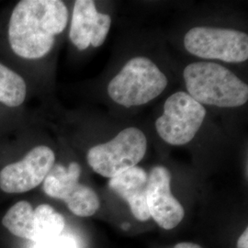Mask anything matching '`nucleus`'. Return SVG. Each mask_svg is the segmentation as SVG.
<instances>
[{"instance_id": "1", "label": "nucleus", "mask_w": 248, "mask_h": 248, "mask_svg": "<svg viewBox=\"0 0 248 248\" xmlns=\"http://www.w3.org/2000/svg\"><path fill=\"white\" fill-rule=\"evenodd\" d=\"M68 22V10L59 0H22L13 9L9 42L14 53L24 59H40L52 50L55 36Z\"/></svg>"}, {"instance_id": "2", "label": "nucleus", "mask_w": 248, "mask_h": 248, "mask_svg": "<svg viewBox=\"0 0 248 248\" xmlns=\"http://www.w3.org/2000/svg\"><path fill=\"white\" fill-rule=\"evenodd\" d=\"M184 80L188 95L202 105L235 108L248 102V85L221 64L190 63L184 70Z\"/></svg>"}, {"instance_id": "3", "label": "nucleus", "mask_w": 248, "mask_h": 248, "mask_svg": "<svg viewBox=\"0 0 248 248\" xmlns=\"http://www.w3.org/2000/svg\"><path fill=\"white\" fill-rule=\"evenodd\" d=\"M168 86V78L150 59L137 56L125 63L110 80L108 94L122 106H141L157 98Z\"/></svg>"}, {"instance_id": "4", "label": "nucleus", "mask_w": 248, "mask_h": 248, "mask_svg": "<svg viewBox=\"0 0 248 248\" xmlns=\"http://www.w3.org/2000/svg\"><path fill=\"white\" fill-rule=\"evenodd\" d=\"M147 150V139L141 130L130 127L111 141L93 146L87 159L89 167L102 177L112 178L136 167Z\"/></svg>"}, {"instance_id": "5", "label": "nucleus", "mask_w": 248, "mask_h": 248, "mask_svg": "<svg viewBox=\"0 0 248 248\" xmlns=\"http://www.w3.org/2000/svg\"><path fill=\"white\" fill-rule=\"evenodd\" d=\"M206 109L186 92L171 95L164 105V113L155 122L160 137L171 145L190 142L201 129Z\"/></svg>"}, {"instance_id": "6", "label": "nucleus", "mask_w": 248, "mask_h": 248, "mask_svg": "<svg viewBox=\"0 0 248 248\" xmlns=\"http://www.w3.org/2000/svg\"><path fill=\"white\" fill-rule=\"evenodd\" d=\"M188 53L204 59L242 62L248 59V36L230 29L195 27L184 38Z\"/></svg>"}, {"instance_id": "7", "label": "nucleus", "mask_w": 248, "mask_h": 248, "mask_svg": "<svg viewBox=\"0 0 248 248\" xmlns=\"http://www.w3.org/2000/svg\"><path fill=\"white\" fill-rule=\"evenodd\" d=\"M81 167L72 162L68 168L54 165L44 181L46 195L63 201L72 213L79 217H90L99 209L97 193L79 183Z\"/></svg>"}, {"instance_id": "8", "label": "nucleus", "mask_w": 248, "mask_h": 248, "mask_svg": "<svg viewBox=\"0 0 248 248\" xmlns=\"http://www.w3.org/2000/svg\"><path fill=\"white\" fill-rule=\"evenodd\" d=\"M55 162L53 151L38 145L18 162L0 170V189L9 194L30 191L45 181Z\"/></svg>"}, {"instance_id": "9", "label": "nucleus", "mask_w": 248, "mask_h": 248, "mask_svg": "<svg viewBox=\"0 0 248 248\" xmlns=\"http://www.w3.org/2000/svg\"><path fill=\"white\" fill-rule=\"evenodd\" d=\"M171 174L162 166L151 170L147 181L146 202L151 218L165 230H172L182 222L185 211L171 192Z\"/></svg>"}, {"instance_id": "10", "label": "nucleus", "mask_w": 248, "mask_h": 248, "mask_svg": "<svg viewBox=\"0 0 248 248\" xmlns=\"http://www.w3.org/2000/svg\"><path fill=\"white\" fill-rule=\"evenodd\" d=\"M111 25L108 14L99 13L92 0H78L73 9L69 37L73 45L83 51L92 45L99 47L105 42Z\"/></svg>"}, {"instance_id": "11", "label": "nucleus", "mask_w": 248, "mask_h": 248, "mask_svg": "<svg viewBox=\"0 0 248 248\" xmlns=\"http://www.w3.org/2000/svg\"><path fill=\"white\" fill-rule=\"evenodd\" d=\"M147 181V173L142 168L134 167L110 178L108 182L111 190L128 202L133 216L141 222L151 218L146 202Z\"/></svg>"}, {"instance_id": "12", "label": "nucleus", "mask_w": 248, "mask_h": 248, "mask_svg": "<svg viewBox=\"0 0 248 248\" xmlns=\"http://www.w3.org/2000/svg\"><path fill=\"white\" fill-rule=\"evenodd\" d=\"M2 224L13 235L33 242L34 209L26 201L10 207L2 219Z\"/></svg>"}, {"instance_id": "13", "label": "nucleus", "mask_w": 248, "mask_h": 248, "mask_svg": "<svg viewBox=\"0 0 248 248\" xmlns=\"http://www.w3.org/2000/svg\"><path fill=\"white\" fill-rule=\"evenodd\" d=\"M65 221L52 206L41 204L34 210V243L62 234Z\"/></svg>"}, {"instance_id": "14", "label": "nucleus", "mask_w": 248, "mask_h": 248, "mask_svg": "<svg viewBox=\"0 0 248 248\" xmlns=\"http://www.w3.org/2000/svg\"><path fill=\"white\" fill-rule=\"evenodd\" d=\"M26 95L23 78L0 62V102L10 108L20 106Z\"/></svg>"}, {"instance_id": "15", "label": "nucleus", "mask_w": 248, "mask_h": 248, "mask_svg": "<svg viewBox=\"0 0 248 248\" xmlns=\"http://www.w3.org/2000/svg\"><path fill=\"white\" fill-rule=\"evenodd\" d=\"M34 248H78V244L70 235L62 233L52 238L35 243Z\"/></svg>"}, {"instance_id": "16", "label": "nucleus", "mask_w": 248, "mask_h": 248, "mask_svg": "<svg viewBox=\"0 0 248 248\" xmlns=\"http://www.w3.org/2000/svg\"><path fill=\"white\" fill-rule=\"evenodd\" d=\"M237 248H248V228H246L244 232L240 235L236 244Z\"/></svg>"}, {"instance_id": "17", "label": "nucleus", "mask_w": 248, "mask_h": 248, "mask_svg": "<svg viewBox=\"0 0 248 248\" xmlns=\"http://www.w3.org/2000/svg\"><path fill=\"white\" fill-rule=\"evenodd\" d=\"M174 248H202L201 246L194 244V243H188V242H184V243H179L175 246Z\"/></svg>"}]
</instances>
